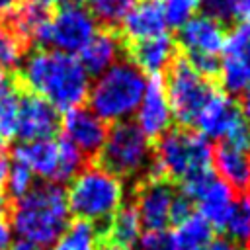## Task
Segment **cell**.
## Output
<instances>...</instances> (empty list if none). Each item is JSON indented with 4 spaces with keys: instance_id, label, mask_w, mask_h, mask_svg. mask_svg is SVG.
<instances>
[{
    "instance_id": "obj_5",
    "label": "cell",
    "mask_w": 250,
    "mask_h": 250,
    "mask_svg": "<svg viewBox=\"0 0 250 250\" xmlns=\"http://www.w3.org/2000/svg\"><path fill=\"white\" fill-rule=\"evenodd\" d=\"M213 170L211 143L189 129H170L152 148V168L148 176L178 180L180 184L195 174Z\"/></svg>"
},
{
    "instance_id": "obj_32",
    "label": "cell",
    "mask_w": 250,
    "mask_h": 250,
    "mask_svg": "<svg viewBox=\"0 0 250 250\" xmlns=\"http://www.w3.org/2000/svg\"><path fill=\"white\" fill-rule=\"evenodd\" d=\"M139 248L141 250H176L172 232L164 230H146L139 238Z\"/></svg>"
},
{
    "instance_id": "obj_11",
    "label": "cell",
    "mask_w": 250,
    "mask_h": 250,
    "mask_svg": "<svg viewBox=\"0 0 250 250\" xmlns=\"http://www.w3.org/2000/svg\"><path fill=\"white\" fill-rule=\"evenodd\" d=\"M182 193L188 195L193 205H197V215H201L213 229L225 227L229 213L234 203V189L227 186L213 170L195 174L182 184Z\"/></svg>"
},
{
    "instance_id": "obj_3",
    "label": "cell",
    "mask_w": 250,
    "mask_h": 250,
    "mask_svg": "<svg viewBox=\"0 0 250 250\" xmlns=\"http://www.w3.org/2000/svg\"><path fill=\"white\" fill-rule=\"evenodd\" d=\"M146 88V76L129 61H117L98 74L88 90L90 111L105 123H121L135 115Z\"/></svg>"
},
{
    "instance_id": "obj_12",
    "label": "cell",
    "mask_w": 250,
    "mask_h": 250,
    "mask_svg": "<svg viewBox=\"0 0 250 250\" xmlns=\"http://www.w3.org/2000/svg\"><path fill=\"white\" fill-rule=\"evenodd\" d=\"M217 74L229 96L250 86V23H238L227 33Z\"/></svg>"
},
{
    "instance_id": "obj_18",
    "label": "cell",
    "mask_w": 250,
    "mask_h": 250,
    "mask_svg": "<svg viewBox=\"0 0 250 250\" xmlns=\"http://www.w3.org/2000/svg\"><path fill=\"white\" fill-rule=\"evenodd\" d=\"M176 57V41L168 35H156L141 41H133L129 47V62H133L143 74L158 76L168 70Z\"/></svg>"
},
{
    "instance_id": "obj_26",
    "label": "cell",
    "mask_w": 250,
    "mask_h": 250,
    "mask_svg": "<svg viewBox=\"0 0 250 250\" xmlns=\"http://www.w3.org/2000/svg\"><path fill=\"white\" fill-rule=\"evenodd\" d=\"M223 230L227 232L229 240L234 242L238 248L250 250V189L240 191V195L234 197Z\"/></svg>"
},
{
    "instance_id": "obj_6",
    "label": "cell",
    "mask_w": 250,
    "mask_h": 250,
    "mask_svg": "<svg viewBox=\"0 0 250 250\" xmlns=\"http://www.w3.org/2000/svg\"><path fill=\"white\" fill-rule=\"evenodd\" d=\"M98 166L117 178H146L152 168V146L135 123L121 121L107 129V137L100 148Z\"/></svg>"
},
{
    "instance_id": "obj_35",
    "label": "cell",
    "mask_w": 250,
    "mask_h": 250,
    "mask_svg": "<svg viewBox=\"0 0 250 250\" xmlns=\"http://www.w3.org/2000/svg\"><path fill=\"white\" fill-rule=\"evenodd\" d=\"M201 250H242V248H238L234 242H230L229 238H213L205 248H201Z\"/></svg>"
},
{
    "instance_id": "obj_38",
    "label": "cell",
    "mask_w": 250,
    "mask_h": 250,
    "mask_svg": "<svg viewBox=\"0 0 250 250\" xmlns=\"http://www.w3.org/2000/svg\"><path fill=\"white\" fill-rule=\"evenodd\" d=\"M20 6V0H0V18H6Z\"/></svg>"
},
{
    "instance_id": "obj_10",
    "label": "cell",
    "mask_w": 250,
    "mask_h": 250,
    "mask_svg": "<svg viewBox=\"0 0 250 250\" xmlns=\"http://www.w3.org/2000/svg\"><path fill=\"white\" fill-rule=\"evenodd\" d=\"M193 127L207 141L217 139L236 146L250 148V127L244 121L238 104L225 92H215L199 111Z\"/></svg>"
},
{
    "instance_id": "obj_9",
    "label": "cell",
    "mask_w": 250,
    "mask_h": 250,
    "mask_svg": "<svg viewBox=\"0 0 250 250\" xmlns=\"http://www.w3.org/2000/svg\"><path fill=\"white\" fill-rule=\"evenodd\" d=\"M96 31L98 21L88 12V8L82 4H62L53 16L47 18L35 37V43L41 49L76 55L86 47Z\"/></svg>"
},
{
    "instance_id": "obj_8",
    "label": "cell",
    "mask_w": 250,
    "mask_h": 250,
    "mask_svg": "<svg viewBox=\"0 0 250 250\" xmlns=\"http://www.w3.org/2000/svg\"><path fill=\"white\" fill-rule=\"evenodd\" d=\"M225 37L223 21L207 14H195L178 27V43L186 53L184 59L207 78H213L219 72V57L223 55Z\"/></svg>"
},
{
    "instance_id": "obj_37",
    "label": "cell",
    "mask_w": 250,
    "mask_h": 250,
    "mask_svg": "<svg viewBox=\"0 0 250 250\" xmlns=\"http://www.w3.org/2000/svg\"><path fill=\"white\" fill-rule=\"evenodd\" d=\"M238 107H240V113H242L244 121H246L248 127H250V86L242 92V104H240Z\"/></svg>"
},
{
    "instance_id": "obj_23",
    "label": "cell",
    "mask_w": 250,
    "mask_h": 250,
    "mask_svg": "<svg viewBox=\"0 0 250 250\" xmlns=\"http://www.w3.org/2000/svg\"><path fill=\"white\" fill-rule=\"evenodd\" d=\"M176 250H201L213 240V227L197 213L176 223L172 232Z\"/></svg>"
},
{
    "instance_id": "obj_14",
    "label": "cell",
    "mask_w": 250,
    "mask_h": 250,
    "mask_svg": "<svg viewBox=\"0 0 250 250\" xmlns=\"http://www.w3.org/2000/svg\"><path fill=\"white\" fill-rule=\"evenodd\" d=\"M61 127L59 111L43 98L25 92L20 98L16 115V137L20 141L51 139Z\"/></svg>"
},
{
    "instance_id": "obj_39",
    "label": "cell",
    "mask_w": 250,
    "mask_h": 250,
    "mask_svg": "<svg viewBox=\"0 0 250 250\" xmlns=\"http://www.w3.org/2000/svg\"><path fill=\"white\" fill-rule=\"evenodd\" d=\"M6 174H8V160L4 158V154L0 152V189L6 184Z\"/></svg>"
},
{
    "instance_id": "obj_21",
    "label": "cell",
    "mask_w": 250,
    "mask_h": 250,
    "mask_svg": "<svg viewBox=\"0 0 250 250\" xmlns=\"http://www.w3.org/2000/svg\"><path fill=\"white\" fill-rule=\"evenodd\" d=\"M121 39L115 31L104 29L96 31V35L86 43V47L80 51V62L88 74H102L109 66H113L119 61L121 55Z\"/></svg>"
},
{
    "instance_id": "obj_13",
    "label": "cell",
    "mask_w": 250,
    "mask_h": 250,
    "mask_svg": "<svg viewBox=\"0 0 250 250\" xmlns=\"http://www.w3.org/2000/svg\"><path fill=\"white\" fill-rule=\"evenodd\" d=\"M172 184L158 176H146L135 193V211L146 230H164L172 223V205L176 197Z\"/></svg>"
},
{
    "instance_id": "obj_25",
    "label": "cell",
    "mask_w": 250,
    "mask_h": 250,
    "mask_svg": "<svg viewBox=\"0 0 250 250\" xmlns=\"http://www.w3.org/2000/svg\"><path fill=\"white\" fill-rule=\"evenodd\" d=\"M102 232L96 225L86 221L68 223L62 234L51 244V250H100Z\"/></svg>"
},
{
    "instance_id": "obj_31",
    "label": "cell",
    "mask_w": 250,
    "mask_h": 250,
    "mask_svg": "<svg viewBox=\"0 0 250 250\" xmlns=\"http://www.w3.org/2000/svg\"><path fill=\"white\" fill-rule=\"evenodd\" d=\"M160 4H162L166 23L172 27H180L189 18L195 16L199 6H203V0H164Z\"/></svg>"
},
{
    "instance_id": "obj_30",
    "label": "cell",
    "mask_w": 250,
    "mask_h": 250,
    "mask_svg": "<svg viewBox=\"0 0 250 250\" xmlns=\"http://www.w3.org/2000/svg\"><path fill=\"white\" fill-rule=\"evenodd\" d=\"M35 186V176L21 164L12 162L8 164V174H6V191L12 199H20L21 195H25L31 188Z\"/></svg>"
},
{
    "instance_id": "obj_43",
    "label": "cell",
    "mask_w": 250,
    "mask_h": 250,
    "mask_svg": "<svg viewBox=\"0 0 250 250\" xmlns=\"http://www.w3.org/2000/svg\"><path fill=\"white\" fill-rule=\"evenodd\" d=\"M62 4H72V6H76V4H82L84 0H61Z\"/></svg>"
},
{
    "instance_id": "obj_24",
    "label": "cell",
    "mask_w": 250,
    "mask_h": 250,
    "mask_svg": "<svg viewBox=\"0 0 250 250\" xmlns=\"http://www.w3.org/2000/svg\"><path fill=\"white\" fill-rule=\"evenodd\" d=\"M47 10H41L37 6H31V4H23V6H18L12 14H8L6 18H2L6 21V25L16 33V37L27 45L29 41L35 43V37L39 33V29L43 27V23L47 21Z\"/></svg>"
},
{
    "instance_id": "obj_16",
    "label": "cell",
    "mask_w": 250,
    "mask_h": 250,
    "mask_svg": "<svg viewBox=\"0 0 250 250\" xmlns=\"http://www.w3.org/2000/svg\"><path fill=\"white\" fill-rule=\"evenodd\" d=\"M61 129L72 146H76L84 156L98 154L105 137H107V123L102 121L90 107H72L64 111L61 119Z\"/></svg>"
},
{
    "instance_id": "obj_15",
    "label": "cell",
    "mask_w": 250,
    "mask_h": 250,
    "mask_svg": "<svg viewBox=\"0 0 250 250\" xmlns=\"http://www.w3.org/2000/svg\"><path fill=\"white\" fill-rule=\"evenodd\" d=\"M172 121L174 117L164 92V82L160 80V76H150V80H146L143 100L135 111V125L148 141H158L170 131Z\"/></svg>"
},
{
    "instance_id": "obj_41",
    "label": "cell",
    "mask_w": 250,
    "mask_h": 250,
    "mask_svg": "<svg viewBox=\"0 0 250 250\" xmlns=\"http://www.w3.org/2000/svg\"><path fill=\"white\" fill-rule=\"evenodd\" d=\"M10 250H41V248H37L33 244H27V242H16V244H12Z\"/></svg>"
},
{
    "instance_id": "obj_2",
    "label": "cell",
    "mask_w": 250,
    "mask_h": 250,
    "mask_svg": "<svg viewBox=\"0 0 250 250\" xmlns=\"http://www.w3.org/2000/svg\"><path fill=\"white\" fill-rule=\"evenodd\" d=\"M70 211L59 184H35L10 209V229L20 242L37 248L51 246L68 227Z\"/></svg>"
},
{
    "instance_id": "obj_42",
    "label": "cell",
    "mask_w": 250,
    "mask_h": 250,
    "mask_svg": "<svg viewBox=\"0 0 250 250\" xmlns=\"http://www.w3.org/2000/svg\"><path fill=\"white\" fill-rule=\"evenodd\" d=\"M6 209H8V205H6V197L0 193V221H2V217L6 215Z\"/></svg>"
},
{
    "instance_id": "obj_40",
    "label": "cell",
    "mask_w": 250,
    "mask_h": 250,
    "mask_svg": "<svg viewBox=\"0 0 250 250\" xmlns=\"http://www.w3.org/2000/svg\"><path fill=\"white\" fill-rule=\"evenodd\" d=\"M25 2L31 4V6H37V8H41V10H47V8L55 6V4L61 2V0H25Z\"/></svg>"
},
{
    "instance_id": "obj_29",
    "label": "cell",
    "mask_w": 250,
    "mask_h": 250,
    "mask_svg": "<svg viewBox=\"0 0 250 250\" xmlns=\"http://www.w3.org/2000/svg\"><path fill=\"white\" fill-rule=\"evenodd\" d=\"M25 45L16 37V33L0 18V68L10 70L21 64Z\"/></svg>"
},
{
    "instance_id": "obj_28",
    "label": "cell",
    "mask_w": 250,
    "mask_h": 250,
    "mask_svg": "<svg viewBox=\"0 0 250 250\" xmlns=\"http://www.w3.org/2000/svg\"><path fill=\"white\" fill-rule=\"evenodd\" d=\"M88 2V12L94 16L96 21L105 25H117L125 20L131 8L139 0H84Z\"/></svg>"
},
{
    "instance_id": "obj_33",
    "label": "cell",
    "mask_w": 250,
    "mask_h": 250,
    "mask_svg": "<svg viewBox=\"0 0 250 250\" xmlns=\"http://www.w3.org/2000/svg\"><path fill=\"white\" fill-rule=\"evenodd\" d=\"M236 4H238V0H203L205 14L219 20V21L232 20Z\"/></svg>"
},
{
    "instance_id": "obj_34",
    "label": "cell",
    "mask_w": 250,
    "mask_h": 250,
    "mask_svg": "<svg viewBox=\"0 0 250 250\" xmlns=\"http://www.w3.org/2000/svg\"><path fill=\"white\" fill-rule=\"evenodd\" d=\"M232 18L238 20L240 23H250V0H238Z\"/></svg>"
},
{
    "instance_id": "obj_19",
    "label": "cell",
    "mask_w": 250,
    "mask_h": 250,
    "mask_svg": "<svg viewBox=\"0 0 250 250\" xmlns=\"http://www.w3.org/2000/svg\"><path fill=\"white\" fill-rule=\"evenodd\" d=\"M213 166L217 176L232 189H250V148L219 143L213 150Z\"/></svg>"
},
{
    "instance_id": "obj_7",
    "label": "cell",
    "mask_w": 250,
    "mask_h": 250,
    "mask_svg": "<svg viewBox=\"0 0 250 250\" xmlns=\"http://www.w3.org/2000/svg\"><path fill=\"white\" fill-rule=\"evenodd\" d=\"M164 92L172 109V117L186 129L193 127L203 105L217 92L211 78L199 74L184 57L174 59L168 68Z\"/></svg>"
},
{
    "instance_id": "obj_20",
    "label": "cell",
    "mask_w": 250,
    "mask_h": 250,
    "mask_svg": "<svg viewBox=\"0 0 250 250\" xmlns=\"http://www.w3.org/2000/svg\"><path fill=\"white\" fill-rule=\"evenodd\" d=\"M123 35L133 41L148 39L166 33V18L162 12V4L158 0H141L121 21Z\"/></svg>"
},
{
    "instance_id": "obj_1",
    "label": "cell",
    "mask_w": 250,
    "mask_h": 250,
    "mask_svg": "<svg viewBox=\"0 0 250 250\" xmlns=\"http://www.w3.org/2000/svg\"><path fill=\"white\" fill-rule=\"evenodd\" d=\"M20 80L31 94L49 102L57 111L80 107L90 90V74L76 55L51 49H35L23 57Z\"/></svg>"
},
{
    "instance_id": "obj_27",
    "label": "cell",
    "mask_w": 250,
    "mask_h": 250,
    "mask_svg": "<svg viewBox=\"0 0 250 250\" xmlns=\"http://www.w3.org/2000/svg\"><path fill=\"white\" fill-rule=\"evenodd\" d=\"M20 98H21L20 84L6 72H0V139L2 141L16 137V115H18Z\"/></svg>"
},
{
    "instance_id": "obj_22",
    "label": "cell",
    "mask_w": 250,
    "mask_h": 250,
    "mask_svg": "<svg viewBox=\"0 0 250 250\" xmlns=\"http://www.w3.org/2000/svg\"><path fill=\"white\" fill-rule=\"evenodd\" d=\"M141 230H143V225H141V219H139L133 205H123L105 223V227L100 229L102 242L115 246L119 250L133 248L141 238Z\"/></svg>"
},
{
    "instance_id": "obj_36",
    "label": "cell",
    "mask_w": 250,
    "mask_h": 250,
    "mask_svg": "<svg viewBox=\"0 0 250 250\" xmlns=\"http://www.w3.org/2000/svg\"><path fill=\"white\" fill-rule=\"evenodd\" d=\"M12 229L4 223V221H0V250H10L12 248Z\"/></svg>"
},
{
    "instance_id": "obj_17",
    "label": "cell",
    "mask_w": 250,
    "mask_h": 250,
    "mask_svg": "<svg viewBox=\"0 0 250 250\" xmlns=\"http://www.w3.org/2000/svg\"><path fill=\"white\" fill-rule=\"evenodd\" d=\"M14 162L25 166L33 176L43 178L45 182L57 184L59 174V141H20L14 146Z\"/></svg>"
},
{
    "instance_id": "obj_4",
    "label": "cell",
    "mask_w": 250,
    "mask_h": 250,
    "mask_svg": "<svg viewBox=\"0 0 250 250\" xmlns=\"http://www.w3.org/2000/svg\"><path fill=\"white\" fill-rule=\"evenodd\" d=\"M70 215L90 225L107 223L125 201V184L102 166L82 168L64 191Z\"/></svg>"
}]
</instances>
